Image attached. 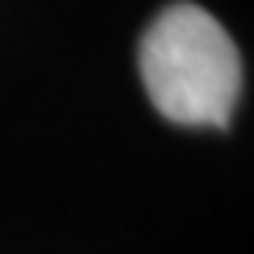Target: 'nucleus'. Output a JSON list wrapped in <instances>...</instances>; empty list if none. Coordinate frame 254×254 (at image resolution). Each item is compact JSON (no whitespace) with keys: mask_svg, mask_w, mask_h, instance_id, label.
Returning <instances> with one entry per match:
<instances>
[{"mask_svg":"<svg viewBox=\"0 0 254 254\" xmlns=\"http://www.w3.org/2000/svg\"><path fill=\"white\" fill-rule=\"evenodd\" d=\"M138 71L152 106L184 127H226L240 88V53L205 7H163L138 43Z\"/></svg>","mask_w":254,"mask_h":254,"instance_id":"obj_1","label":"nucleus"}]
</instances>
